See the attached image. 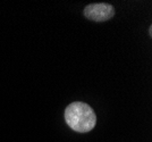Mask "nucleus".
Masks as SVG:
<instances>
[{
	"mask_svg": "<svg viewBox=\"0 0 152 142\" xmlns=\"http://www.w3.org/2000/svg\"><path fill=\"white\" fill-rule=\"evenodd\" d=\"M115 8L109 4H91L84 8V16L94 22H104L113 18Z\"/></svg>",
	"mask_w": 152,
	"mask_h": 142,
	"instance_id": "f03ea898",
	"label": "nucleus"
},
{
	"mask_svg": "<svg viewBox=\"0 0 152 142\" xmlns=\"http://www.w3.org/2000/svg\"><path fill=\"white\" fill-rule=\"evenodd\" d=\"M65 121L70 129L78 133H86L94 129L96 115L88 103L75 101L65 109Z\"/></svg>",
	"mask_w": 152,
	"mask_h": 142,
	"instance_id": "f257e3e1",
	"label": "nucleus"
},
{
	"mask_svg": "<svg viewBox=\"0 0 152 142\" xmlns=\"http://www.w3.org/2000/svg\"><path fill=\"white\" fill-rule=\"evenodd\" d=\"M149 33H150V35L152 34V26H150V29H149Z\"/></svg>",
	"mask_w": 152,
	"mask_h": 142,
	"instance_id": "7ed1b4c3",
	"label": "nucleus"
}]
</instances>
